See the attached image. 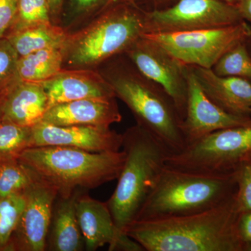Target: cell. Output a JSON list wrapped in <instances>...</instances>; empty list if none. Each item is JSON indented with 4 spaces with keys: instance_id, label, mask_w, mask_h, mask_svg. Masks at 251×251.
Instances as JSON below:
<instances>
[{
    "instance_id": "obj_1",
    "label": "cell",
    "mask_w": 251,
    "mask_h": 251,
    "mask_svg": "<svg viewBox=\"0 0 251 251\" xmlns=\"http://www.w3.org/2000/svg\"><path fill=\"white\" fill-rule=\"evenodd\" d=\"M241 212L235 193L201 212L133 221L125 232L148 251H245L238 230Z\"/></svg>"
},
{
    "instance_id": "obj_2",
    "label": "cell",
    "mask_w": 251,
    "mask_h": 251,
    "mask_svg": "<svg viewBox=\"0 0 251 251\" xmlns=\"http://www.w3.org/2000/svg\"><path fill=\"white\" fill-rule=\"evenodd\" d=\"M125 158L123 150L93 152L62 146L28 148L18 156L36 176L53 185L63 198L117 179Z\"/></svg>"
},
{
    "instance_id": "obj_3",
    "label": "cell",
    "mask_w": 251,
    "mask_h": 251,
    "mask_svg": "<svg viewBox=\"0 0 251 251\" xmlns=\"http://www.w3.org/2000/svg\"><path fill=\"white\" fill-rule=\"evenodd\" d=\"M128 59V62L121 59L112 62L104 78L115 97L130 109L137 125L159 140L171 154L181 152L186 144L180 127L182 120L173 99Z\"/></svg>"
},
{
    "instance_id": "obj_4",
    "label": "cell",
    "mask_w": 251,
    "mask_h": 251,
    "mask_svg": "<svg viewBox=\"0 0 251 251\" xmlns=\"http://www.w3.org/2000/svg\"><path fill=\"white\" fill-rule=\"evenodd\" d=\"M122 136L125 164L116 188L106 202L117 228L125 232L136 219L171 153L138 125L128 128Z\"/></svg>"
},
{
    "instance_id": "obj_5",
    "label": "cell",
    "mask_w": 251,
    "mask_h": 251,
    "mask_svg": "<svg viewBox=\"0 0 251 251\" xmlns=\"http://www.w3.org/2000/svg\"><path fill=\"white\" fill-rule=\"evenodd\" d=\"M237 190V172L220 176L197 174L166 165L135 221L201 212L227 201Z\"/></svg>"
},
{
    "instance_id": "obj_6",
    "label": "cell",
    "mask_w": 251,
    "mask_h": 251,
    "mask_svg": "<svg viewBox=\"0 0 251 251\" xmlns=\"http://www.w3.org/2000/svg\"><path fill=\"white\" fill-rule=\"evenodd\" d=\"M146 12L130 1L104 10L82 30L68 34L64 64L79 68L94 67L125 53L148 33Z\"/></svg>"
},
{
    "instance_id": "obj_7",
    "label": "cell",
    "mask_w": 251,
    "mask_h": 251,
    "mask_svg": "<svg viewBox=\"0 0 251 251\" xmlns=\"http://www.w3.org/2000/svg\"><path fill=\"white\" fill-rule=\"evenodd\" d=\"M251 156V122L216 130L170 154L166 165L180 171L209 175L237 173Z\"/></svg>"
},
{
    "instance_id": "obj_8",
    "label": "cell",
    "mask_w": 251,
    "mask_h": 251,
    "mask_svg": "<svg viewBox=\"0 0 251 251\" xmlns=\"http://www.w3.org/2000/svg\"><path fill=\"white\" fill-rule=\"evenodd\" d=\"M185 65L212 69L222 56L251 38V27L245 21L224 27L171 33H148Z\"/></svg>"
},
{
    "instance_id": "obj_9",
    "label": "cell",
    "mask_w": 251,
    "mask_h": 251,
    "mask_svg": "<svg viewBox=\"0 0 251 251\" xmlns=\"http://www.w3.org/2000/svg\"><path fill=\"white\" fill-rule=\"evenodd\" d=\"M146 15L148 33L201 30L244 21L235 4L221 0H178L170 7L147 11Z\"/></svg>"
},
{
    "instance_id": "obj_10",
    "label": "cell",
    "mask_w": 251,
    "mask_h": 251,
    "mask_svg": "<svg viewBox=\"0 0 251 251\" xmlns=\"http://www.w3.org/2000/svg\"><path fill=\"white\" fill-rule=\"evenodd\" d=\"M124 54L140 73L166 90L183 121L188 99L187 65L145 34Z\"/></svg>"
},
{
    "instance_id": "obj_11",
    "label": "cell",
    "mask_w": 251,
    "mask_h": 251,
    "mask_svg": "<svg viewBox=\"0 0 251 251\" xmlns=\"http://www.w3.org/2000/svg\"><path fill=\"white\" fill-rule=\"evenodd\" d=\"M33 174L32 183L25 193V205L8 251H44L47 248L58 191L53 185Z\"/></svg>"
},
{
    "instance_id": "obj_12",
    "label": "cell",
    "mask_w": 251,
    "mask_h": 251,
    "mask_svg": "<svg viewBox=\"0 0 251 251\" xmlns=\"http://www.w3.org/2000/svg\"><path fill=\"white\" fill-rule=\"evenodd\" d=\"M188 99L181 130L186 146L216 130L247 125L251 117L237 116L211 101L187 65Z\"/></svg>"
},
{
    "instance_id": "obj_13",
    "label": "cell",
    "mask_w": 251,
    "mask_h": 251,
    "mask_svg": "<svg viewBox=\"0 0 251 251\" xmlns=\"http://www.w3.org/2000/svg\"><path fill=\"white\" fill-rule=\"evenodd\" d=\"M123 136L110 127L57 126L39 122L31 127V148L62 146L93 152L120 151Z\"/></svg>"
},
{
    "instance_id": "obj_14",
    "label": "cell",
    "mask_w": 251,
    "mask_h": 251,
    "mask_svg": "<svg viewBox=\"0 0 251 251\" xmlns=\"http://www.w3.org/2000/svg\"><path fill=\"white\" fill-rule=\"evenodd\" d=\"M49 108L58 104L87 99H115V94L103 75L86 69L63 70L41 82Z\"/></svg>"
},
{
    "instance_id": "obj_15",
    "label": "cell",
    "mask_w": 251,
    "mask_h": 251,
    "mask_svg": "<svg viewBox=\"0 0 251 251\" xmlns=\"http://www.w3.org/2000/svg\"><path fill=\"white\" fill-rule=\"evenodd\" d=\"M121 120L115 99H87L52 106L41 122L57 126L110 127Z\"/></svg>"
},
{
    "instance_id": "obj_16",
    "label": "cell",
    "mask_w": 251,
    "mask_h": 251,
    "mask_svg": "<svg viewBox=\"0 0 251 251\" xmlns=\"http://www.w3.org/2000/svg\"><path fill=\"white\" fill-rule=\"evenodd\" d=\"M206 95L225 111L251 117V83L241 77L220 76L212 69L189 66Z\"/></svg>"
},
{
    "instance_id": "obj_17",
    "label": "cell",
    "mask_w": 251,
    "mask_h": 251,
    "mask_svg": "<svg viewBox=\"0 0 251 251\" xmlns=\"http://www.w3.org/2000/svg\"><path fill=\"white\" fill-rule=\"evenodd\" d=\"M49 109V99L41 82L18 80L0 102V116L22 126L39 123Z\"/></svg>"
},
{
    "instance_id": "obj_18",
    "label": "cell",
    "mask_w": 251,
    "mask_h": 251,
    "mask_svg": "<svg viewBox=\"0 0 251 251\" xmlns=\"http://www.w3.org/2000/svg\"><path fill=\"white\" fill-rule=\"evenodd\" d=\"M81 191L77 198L76 214L87 251L110 249L123 231L117 228L107 202L97 201Z\"/></svg>"
},
{
    "instance_id": "obj_19",
    "label": "cell",
    "mask_w": 251,
    "mask_h": 251,
    "mask_svg": "<svg viewBox=\"0 0 251 251\" xmlns=\"http://www.w3.org/2000/svg\"><path fill=\"white\" fill-rule=\"evenodd\" d=\"M83 190L67 198L57 196L50 226L46 250L80 251L85 248L76 214V201Z\"/></svg>"
},
{
    "instance_id": "obj_20",
    "label": "cell",
    "mask_w": 251,
    "mask_h": 251,
    "mask_svg": "<svg viewBox=\"0 0 251 251\" xmlns=\"http://www.w3.org/2000/svg\"><path fill=\"white\" fill-rule=\"evenodd\" d=\"M67 36L61 26L50 23L25 28L6 38L21 57L43 49L64 47Z\"/></svg>"
},
{
    "instance_id": "obj_21",
    "label": "cell",
    "mask_w": 251,
    "mask_h": 251,
    "mask_svg": "<svg viewBox=\"0 0 251 251\" xmlns=\"http://www.w3.org/2000/svg\"><path fill=\"white\" fill-rule=\"evenodd\" d=\"M64 47L50 48L19 57L18 79L26 82H42L62 72Z\"/></svg>"
},
{
    "instance_id": "obj_22",
    "label": "cell",
    "mask_w": 251,
    "mask_h": 251,
    "mask_svg": "<svg viewBox=\"0 0 251 251\" xmlns=\"http://www.w3.org/2000/svg\"><path fill=\"white\" fill-rule=\"evenodd\" d=\"M34 179L32 172L18 158H5L0 166V198L23 194Z\"/></svg>"
},
{
    "instance_id": "obj_23",
    "label": "cell",
    "mask_w": 251,
    "mask_h": 251,
    "mask_svg": "<svg viewBox=\"0 0 251 251\" xmlns=\"http://www.w3.org/2000/svg\"><path fill=\"white\" fill-rule=\"evenodd\" d=\"M31 127L22 126L0 116V157L18 158L31 148Z\"/></svg>"
},
{
    "instance_id": "obj_24",
    "label": "cell",
    "mask_w": 251,
    "mask_h": 251,
    "mask_svg": "<svg viewBox=\"0 0 251 251\" xmlns=\"http://www.w3.org/2000/svg\"><path fill=\"white\" fill-rule=\"evenodd\" d=\"M25 205V193L0 198V251H8Z\"/></svg>"
},
{
    "instance_id": "obj_25",
    "label": "cell",
    "mask_w": 251,
    "mask_h": 251,
    "mask_svg": "<svg viewBox=\"0 0 251 251\" xmlns=\"http://www.w3.org/2000/svg\"><path fill=\"white\" fill-rule=\"evenodd\" d=\"M211 69L220 76L241 77L251 83V54L247 42L241 43L226 52Z\"/></svg>"
},
{
    "instance_id": "obj_26",
    "label": "cell",
    "mask_w": 251,
    "mask_h": 251,
    "mask_svg": "<svg viewBox=\"0 0 251 251\" xmlns=\"http://www.w3.org/2000/svg\"><path fill=\"white\" fill-rule=\"evenodd\" d=\"M50 23L52 21L46 0H18L16 18L4 37L31 26Z\"/></svg>"
},
{
    "instance_id": "obj_27",
    "label": "cell",
    "mask_w": 251,
    "mask_h": 251,
    "mask_svg": "<svg viewBox=\"0 0 251 251\" xmlns=\"http://www.w3.org/2000/svg\"><path fill=\"white\" fill-rule=\"evenodd\" d=\"M18 59L19 56L9 39L0 38V92H5L19 80Z\"/></svg>"
},
{
    "instance_id": "obj_28",
    "label": "cell",
    "mask_w": 251,
    "mask_h": 251,
    "mask_svg": "<svg viewBox=\"0 0 251 251\" xmlns=\"http://www.w3.org/2000/svg\"><path fill=\"white\" fill-rule=\"evenodd\" d=\"M236 198L241 211H251V163L249 161L237 172Z\"/></svg>"
},
{
    "instance_id": "obj_29",
    "label": "cell",
    "mask_w": 251,
    "mask_h": 251,
    "mask_svg": "<svg viewBox=\"0 0 251 251\" xmlns=\"http://www.w3.org/2000/svg\"><path fill=\"white\" fill-rule=\"evenodd\" d=\"M107 0H70L69 8V21H75L88 16L94 10L102 7Z\"/></svg>"
},
{
    "instance_id": "obj_30",
    "label": "cell",
    "mask_w": 251,
    "mask_h": 251,
    "mask_svg": "<svg viewBox=\"0 0 251 251\" xmlns=\"http://www.w3.org/2000/svg\"><path fill=\"white\" fill-rule=\"evenodd\" d=\"M18 0H0V38L4 37L14 23Z\"/></svg>"
},
{
    "instance_id": "obj_31",
    "label": "cell",
    "mask_w": 251,
    "mask_h": 251,
    "mask_svg": "<svg viewBox=\"0 0 251 251\" xmlns=\"http://www.w3.org/2000/svg\"><path fill=\"white\" fill-rule=\"evenodd\" d=\"M238 230L244 244L251 242V211L241 212L238 221Z\"/></svg>"
},
{
    "instance_id": "obj_32",
    "label": "cell",
    "mask_w": 251,
    "mask_h": 251,
    "mask_svg": "<svg viewBox=\"0 0 251 251\" xmlns=\"http://www.w3.org/2000/svg\"><path fill=\"white\" fill-rule=\"evenodd\" d=\"M46 1L49 4L51 21L53 24L59 25V16L64 0H46Z\"/></svg>"
},
{
    "instance_id": "obj_33",
    "label": "cell",
    "mask_w": 251,
    "mask_h": 251,
    "mask_svg": "<svg viewBox=\"0 0 251 251\" xmlns=\"http://www.w3.org/2000/svg\"><path fill=\"white\" fill-rule=\"evenodd\" d=\"M235 5L242 19L251 23V0H239Z\"/></svg>"
},
{
    "instance_id": "obj_34",
    "label": "cell",
    "mask_w": 251,
    "mask_h": 251,
    "mask_svg": "<svg viewBox=\"0 0 251 251\" xmlns=\"http://www.w3.org/2000/svg\"><path fill=\"white\" fill-rule=\"evenodd\" d=\"M126 1H130V0H107L106 2H105V5H104L103 11L110 7V6H113V5Z\"/></svg>"
},
{
    "instance_id": "obj_35",
    "label": "cell",
    "mask_w": 251,
    "mask_h": 251,
    "mask_svg": "<svg viewBox=\"0 0 251 251\" xmlns=\"http://www.w3.org/2000/svg\"><path fill=\"white\" fill-rule=\"evenodd\" d=\"M221 1H225V2L229 3V4H236L239 0H221Z\"/></svg>"
},
{
    "instance_id": "obj_36",
    "label": "cell",
    "mask_w": 251,
    "mask_h": 251,
    "mask_svg": "<svg viewBox=\"0 0 251 251\" xmlns=\"http://www.w3.org/2000/svg\"><path fill=\"white\" fill-rule=\"evenodd\" d=\"M245 251H251V242L246 244Z\"/></svg>"
},
{
    "instance_id": "obj_37",
    "label": "cell",
    "mask_w": 251,
    "mask_h": 251,
    "mask_svg": "<svg viewBox=\"0 0 251 251\" xmlns=\"http://www.w3.org/2000/svg\"><path fill=\"white\" fill-rule=\"evenodd\" d=\"M247 47L248 49H249V52H250V54H251V38L247 41Z\"/></svg>"
},
{
    "instance_id": "obj_38",
    "label": "cell",
    "mask_w": 251,
    "mask_h": 251,
    "mask_svg": "<svg viewBox=\"0 0 251 251\" xmlns=\"http://www.w3.org/2000/svg\"><path fill=\"white\" fill-rule=\"evenodd\" d=\"M6 91H5V92H0V102H1V99H2L3 97H4V95L5 93H6Z\"/></svg>"
},
{
    "instance_id": "obj_39",
    "label": "cell",
    "mask_w": 251,
    "mask_h": 251,
    "mask_svg": "<svg viewBox=\"0 0 251 251\" xmlns=\"http://www.w3.org/2000/svg\"><path fill=\"white\" fill-rule=\"evenodd\" d=\"M155 2H162V1H168V0H153Z\"/></svg>"
},
{
    "instance_id": "obj_40",
    "label": "cell",
    "mask_w": 251,
    "mask_h": 251,
    "mask_svg": "<svg viewBox=\"0 0 251 251\" xmlns=\"http://www.w3.org/2000/svg\"><path fill=\"white\" fill-rule=\"evenodd\" d=\"M2 159H3V158H1V157H0V166H1V161H2Z\"/></svg>"
},
{
    "instance_id": "obj_41",
    "label": "cell",
    "mask_w": 251,
    "mask_h": 251,
    "mask_svg": "<svg viewBox=\"0 0 251 251\" xmlns=\"http://www.w3.org/2000/svg\"><path fill=\"white\" fill-rule=\"evenodd\" d=\"M249 162H250V163H251V156L250 157V158H249Z\"/></svg>"
}]
</instances>
